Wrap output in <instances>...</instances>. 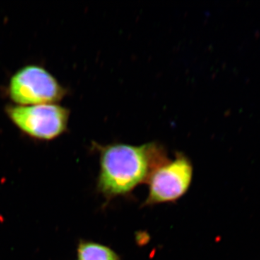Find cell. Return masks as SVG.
Segmentation results:
<instances>
[{"label":"cell","instance_id":"cell-3","mask_svg":"<svg viewBox=\"0 0 260 260\" xmlns=\"http://www.w3.org/2000/svg\"><path fill=\"white\" fill-rule=\"evenodd\" d=\"M66 91L47 70L37 64L23 67L12 75L8 94L15 105L57 104Z\"/></svg>","mask_w":260,"mask_h":260},{"label":"cell","instance_id":"cell-1","mask_svg":"<svg viewBox=\"0 0 260 260\" xmlns=\"http://www.w3.org/2000/svg\"><path fill=\"white\" fill-rule=\"evenodd\" d=\"M155 144H115L101 150L99 190L108 197L124 194L148 180L155 168L166 162Z\"/></svg>","mask_w":260,"mask_h":260},{"label":"cell","instance_id":"cell-5","mask_svg":"<svg viewBox=\"0 0 260 260\" xmlns=\"http://www.w3.org/2000/svg\"><path fill=\"white\" fill-rule=\"evenodd\" d=\"M78 260H119L117 254L107 246L94 242L80 243L78 248Z\"/></svg>","mask_w":260,"mask_h":260},{"label":"cell","instance_id":"cell-4","mask_svg":"<svg viewBox=\"0 0 260 260\" xmlns=\"http://www.w3.org/2000/svg\"><path fill=\"white\" fill-rule=\"evenodd\" d=\"M193 168L189 159L179 155L172 161L155 168L148 178L149 194L145 204L169 203L185 194L192 179Z\"/></svg>","mask_w":260,"mask_h":260},{"label":"cell","instance_id":"cell-2","mask_svg":"<svg viewBox=\"0 0 260 260\" xmlns=\"http://www.w3.org/2000/svg\"><path fill=\"white\" fill-rule=\"evenodd\" d=\"M6 115L20 132L32 139L49 141L67 131L70 111L58 104L19 106L5 108Z\"/></svg>","mask_w":260,"mask_h":260}]
</instances>
